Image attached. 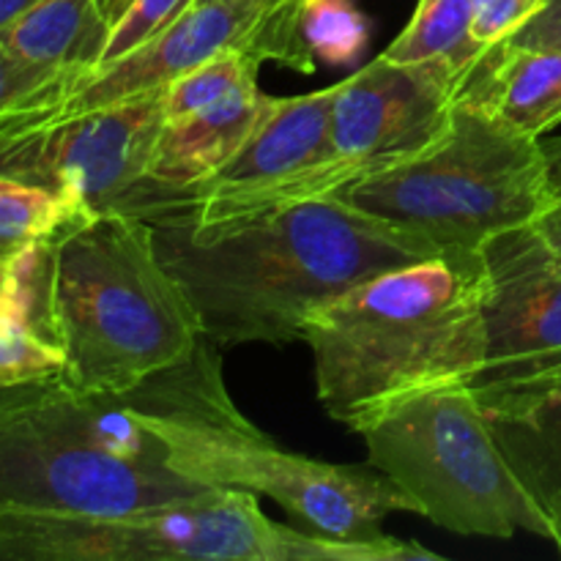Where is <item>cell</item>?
Segmentation results:
<instances>
[{"label":"cell","mask_w":561,"mask_h":561,"mask_svg":"<svg viewBox=\"0 0 561 561\" xmlns=\"http://www.w3.org/2000/svg\"><path fill=\"white\" fill-rule=\"evenodd\" d=\"M148 222L164 268L214 345L296 343L318 305L442 252L337 195L214 225L173 217Z\"/></svg>","instance_id":"1"},{"label":"cell","mask_w":561,"mask_h":561,"mask_svg":"<svg viewBox=\"0 0 561 561\" xmlns=\"http://www.w3.org/2000/svg\"><path fill=\"white\" fill-rule=\"evenodd\" d=\"M316 394L351 433L405 400L471 387L485 365V266L442 250L323 301L301 327Z\"/></svg>","instance_id":"2"},{"label":"cell","mask_w":561,"mask_h":561,"mask_svg":"<svg viewBox=\"0 0 561 561\" xmlns=\"http://www.w3.org/2000/svg\"><path fill=\"white\" fill-rule=\"evenodd\" d=\"M121 398L175 474L272 499L323 537L383 546L398 540L381 529L383 518L416 515V504L370 463L307 458L247 420L228 392L217 345L206 337L184 362Z\"/></svg>","instance_id":"3"},{"label":"cell","mask_w":561,"mask_h":561,"mask_svg":"<svg viewBox=\"0 0 561 561\" xmlns=\"http://www.w3.org/2000/svg\"><path fill=\"white\" fill-rule=\"evenodd\" d=\"M42 310L64 354L60 378L88 394L121 398L203 340L151 222L126 211L82 214L44 244Z\"/></svg>","instance_id":"4"},{"label":"cell","mask_w":561,"mask_h":561,"mask_svg":"<svg viewBox=\"0 0 561 561\" xmlns=\"http://www.w3.org/2000/svg\"><path fill=\"white\" fill-rule=\"evenodd\" d=\"M392 540L345 542L277 524L255 493L208 488L121 515H64L0 507V561H433Z\"/></svg>","instance_id":"5"},{"label":"cell","mask_w":561,"mask_h":561,"mask_svg":"<svg viewBox=\"0 0 561 561\" xmlns=\"http://www.w3.org/2000/svg\"><path fill=\"white\" fill-rule=\"evenodd\" d=\"M414 230L438 250L480 252L493 236L537 225L557 203L542 137L458 99L449 124L414 157L334 192Z\"/></svg>","instance_id":"6"},{"label":"cell","mask_w":561,"mask_h":561,"mask_svg":"<svg viewBox=\"0 0 561 561\" xmlns=\"http://www.w3.org/2000/svg\"><path fill=\"white\" fill-rule=\"evenodd\" d=\"M203 491L162 463L115 394L77 392L53 376L0 422V507L102 518Z\"/></svg>","instance_id":"7"},{"label":"cell","mask_w":561,"mask_h":561,"mask_svg":"<svg viewBox=\"0 0 561 561\" xmlns=\"http://www.w3.org/2000/svg\"><path fill=\"white\" fill-rule=\"evenodd\" d=\"M356 436L367 463L431 524L463 537L510 540L529 531L548 540L546 520L515 480L471 387L405 400Z\"/></svg>","instance_id":"8"},{"label":"cell","mask_w":561,"mask_h":561,"mask_svg":"<svg viewBox=\"0 0 561 561\" xmlns=\"http://www.w3.org/2000/svg\"><path fill=\"white\" fill-rule=\"evenodd\" d=\"M162 91L71 115L0 110V175L44 186L82 214L113 211L142 179L162 129Z\"/></svg>","instance_id":"9"},{"label":"cell","mask_w":561,"mask_h":561,"mask_svg":"<svg viewBox=\"0 0 561 561\" xmlns=\"http://www.w3.org/2000/svg\"><path fill=\"white\" fill-rule=\"evenodd\" d=\"M485 266V365L480 405L561 383V255L540 225L507 230L480 250Z\"/></svg>","instance_id":"10"},{"label":"cell","mask_w":561,"mask_h":561,"mask_svg":"<svg viewBox=\"0 0 561 561\" xmlns=\"http://www.w3.org/2000/svg\"><path fill=\"white\" fill-rule=\"evenodd\" d=\"M463 80L466 71L442 60L394 64L383 55L340 80L329 126V164L340 184L431 146L447 129Z\"/></svg>","instance_id":"11"},{"label":"cell","mask_w":561,"mask_h":561,"mask_svg":"<svg viewBox=\"0 0 561 561\" xmlns=\"http://www.w3.org/2000/svg\"><path fill=\"white\" fill-rule=\"evenodd\" d=\"M268 11V0L195 3L140 47L91 69L60 71L20 104L36 113L71 115L162 91L214 55L250 49L252 33Z\"/></svg>","instance_id":"12"},{"label":"cell","mask_w":561,"mask_h":561,"mask_svg":"<svg viewBox=\"0 0 561 561\" xmlns=\"http://www.w3.org/2000/svg\"><path fill=\"white\" fill-rule=\"evenodd\" d=\"M340 82L301 96H268L244 146L211 175L179 192L131 190L113 211L151 219L211 197L244 195L301 175L329 159V126Z\"/></svg>","instance_id":"13"},{"label":"cell","mask_w":561,"mask_h":561,"mask_svg":"<svg viewBox=\"0 0 561 561\" xmlns=\"http://www.w3.org/2000/svg\"><path fill=\"white\" fill-rule=\"evenodd\" d=\"M268 104L257 82L211 104L164 118L148 159L146 179L135 190L179 192L211 179L255 129Z\"/></svg>","instance_id":"14"},{"label":"cell","mask_w":561,"mask_h":561,"mask_svg":"<svg viewBox=\"0 0 561 561\" xmlns=\"http://www.w3.org/2000/svg\"><path fill=\"white\" fill-rule=\"evenodd\" d=\"M515 480L548 526L561 557V383L524 398L482 405Z\"/></svg>","instance_id":"15"},{"label":"cell","mask_w":561,"mask_h":561,"mask_svg":"<svg viewBox=\"0 0 561 561\" xmlns=\"http://www.w3.org/2000/svg\"><path fill=\"white\" fill-rule=\"evenodd\" d=\"M458 99L482 104L526 135L561 124V53L515 44L488 47L466 75Z\"/></svg>","instance_id":"16"},{"label":"cell","mask_w":561,"mask_h":561,"mask_svg":"<svg viewBox=\"0 0 561 561\" xmlns=\"http://www.w3.org/2000/svg\"><path fill=\"white\" fill-rule=\"evenodd\" d=\"M107 31L99 0H38L0 31V42L38 69H91L99 64Z\"/></svg>","instance_id":"17"},{"label":"cell","mask_w":561,"mask_h":561,"mask_svg":"<svg viewBox=\"0 0 561 561\" xmlns=\"http://www.w3.org/2000/svg\"><path fill=\"white\" fill-rule=\"evenodd\" d=\"M44 244L0 268V381L60 376L64 354L53 343L42 310Z\"/></svg>","instance_id":"18"},{"label":"cell","mask_w":561,"mask_h":561,"mask_svg":"<svg viewBox=\"0 0 561 561\" xmlns=\"http://www.w3.org/2000/svg\"><path fill=\"white\" fill-rule=\"evenodd\" d=\"M471 22V0H416L409 25L381 55L394 64L442 60L469 75L471 66L485 53V47L474 38Z\"/></svg>","instance_id":"19"},{"label":"cell","mask_w":561,"mask_h":561,"mask_svg":"<svg viewBox=\"0 0 561 561\" xmlns=\"http://www.w3.org/2000/svg\"><path fill=\"white\" fill-rule=\"evenodd\" d=\"M77 217L80 208L58 192L0 175V268L47 244Z\"/></svg>","instance_id":"20"},{"label":"cell","mask_w":561,"mask_h":561,"mask_svg":"<svg viewBox=\"0 0 561 561\" xmlns=\"http://www.w3.org/2000/svg\"><path fill=\"white\" fill-rule=\"evenodd\" d=\"M197 0H131L124 14L110 25L107 42H104L99 64L121 58L129 49L140 47L148 38L157 36L168 25H173L186 9H192ZM96 64V66H99Z\"/></svg>","instance_id":"21"},{"label":"cell","mask_w":561,"mask_h":561,"mask_svg":"<svg viewBox=\"0 0 561 561\" xmlns=\"http://www.w3.org/2000/svg\"><path fill=\"white\" fill-rule=\"evenodd\" d=\"M546 0H471L474 9V38L482 47L507 44L520 27L540 14Z\"/></svg>","instance_id":"22"},{"label":"cell","mask_w":561,"mask_h":561,"mask_svg":"<svg viewBox=\"0 0 561 561\" xmlns=\"http://www.w3.org/2000/svg\"><path fill=\"white\" fill-rule=\"evenodd\" d=\"M55 75H60V71L38 69V66L25 64V60H20L16 55H11L9 49L3 47V42H0V110L20 102L22 96H27V93H33L36 88H42L44 82L53 80Z\"/></svg>","instance_id":"23"},{"label":"cell","mask_w":561,"mask_h":561,"mask_svg":"<svg viewBox=\"0 0 561 561\" xmlns=\"http://www.w3.org/2000/svg\"><path fill=\"white\" fill-rule=\"evenodd\" d=\"M510 44L526 49H551L561 53V0H546L540 14L526 22Z\"/></svg>","instance_id":"24"},{"label":"cell","mask_w":561,"mask_h":561,"mask_svg":"<svg viewBox=\"0 0 561 561\" xmlns=\"http://www.w3.org/2000/svg\"><path fill=\"white\" fill-rule=\"evenodd\" d=\"M44 381L47 378H36V381H0V422L14 414L16 409H22L42 389Z\"/></svg>","instance_id":"25"},{"label":"cell","mask_w":561,"mask_h":561,"mask_svg":"<svg viewBox=\"0 0 561 561\" xmlns=\"http://www.w3.org/2000/svg\"><path fill=\"white\" fill-rule=\"evenodd\" d=\"M542 151H546L548 164V181H551V192L557 201H561V135L542 137Z\"/></svg>","instance_id":"26"},{"label":"cell","mask_w":561,"mask_h":561,"mask_svg":"<svg viewBox=\"0 0 561 561\" xmlns=\"http://www.w3.org/2000/svg\"><path fill=\"white\" fill-rule=\"evenodd\" d=\"M537 225H540L542 236H546V239L551 241L553 250H557L559 255H561V201L553 203L551 211H548L546 217H542Z\"/></svg>","instance_id":"27"},{"label":"cell","mask_w":561,"mask_h":561,"mask_svg":"<svg viewBox=\"0 0 561 561\" xmlns=\"http://www.w3.org/2000/svg\"><path fill=\"white\" fill-rule=\"evenodd\" d=\"M33 3H38V0H0V31H3L11 20H16L22 11L31 9Z\"/></svg>","instance_id":"28"},{"label":"cell","mask_w":561,"mask_h":561,"mask_svg":"<svg viewBox=\"0 0 561 561\" xmlns=\"http://www.w3.org/2000/svg\"><path fill=\"white\" fill-rule=\"evenodd\" d=\"M129 3L131 0H99V9H102L104 22H107V25H113V22L124 14L126 5Z\"/></svg>","instance_id":"29"},{"label":"cell","mask_w":561,"mask_h":561,"mask_svg":"<svg viewBox=\"0 0 561 561\" xmlns=\"http://www.w3.org/2000/svg\"><path fill=\"white\" fill-rule=\"evenodd\" d=\"M296 0H268V5H272V9H288V5H294Z\"/></svg>","instance_id":"30"},{"label":"cell","mask_w":561,"mask_h":561,"mask_svg":"<svg viewBox=\"0 0 561 561\" xmlns=\"http://www.w3.org/2000/svg\"><path fill=\"white\" fill-rule=\"evenodd\" d=\"M197 3H219V0H197Z\"/></svg>","instance_id":"31"}]
</instances>
